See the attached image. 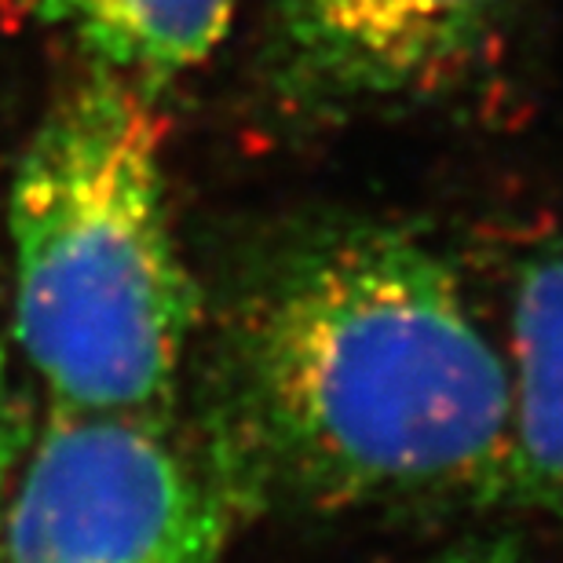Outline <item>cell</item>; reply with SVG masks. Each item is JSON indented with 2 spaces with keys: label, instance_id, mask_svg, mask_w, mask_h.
I'll list each match as a JSON object with an SVG mask.
<instances>
[{
  "label": "cell",
  "instance_id": "52a82bcc",
  "mask_svg": "<svg viewBox=\"0 0 563 563\" xmlns=\"http://www.w3.org/2000/svg\"><path fill=\"white\" fill-rule=\"evenodd\" d=\"M424 563H523V556L505 538H483V542H461Z\"/></svg>",
  "mask_w": 563,
  "mask_h": 563
},
{
  "label": "cell",
  "instance_id": "5b68a950",
  "mask_svg": "<svg viewBox=\"0 0 563 563\" xmlns=\"http://www.w3.org/2000/svg\"><path fill=\"white\" fill-rule=\"evenodd\" d=\"M509 461L498 501L563 509V239L531 253L509 314Z\"/></svg>",
  "mask_w": 563,
  "mask_h": 563
},
{
  "label": "cell",
  "instance_id": "6da1fadb",
  "mask_svg": "<svg viewBox=\"0 0 563 563\" xmlns=\"http://www.w3.org/2000/svg\"><path fill=\"white\" fill-rule=\"evenodd\" d=\"M206 454L234 509L498 501L505 352L413 231L308 223L234 282Z\"/></svg>",
  "mask_w": 563,
  "mask_h": 563
},
{
  "label": "cell",
  "instance_id": "7a4b0ae2",
  "mask_svg": "<svg viewBox=\"0 0 563 563\" xmlns=\"http://www.w3.org/2000/svg\"><path fill=\"white\" fill-rule=\"evenodd\" d=\"M15 341L52 407L168 413L198 330L154 96L88 74L48 107L8 195Z\"/></svg>",
  "mask_w": 563,
  "mask_h": 563
},
{
  "label": "cell",
  "instance_id": "3957f363",
  "mask_svg": "<svg viewBox=\"0 0 563 563\" xmlns=\"http://www.w3.org/2000/svg\"><path fill=\"white\" fill-rule=\"evenodd\" d=\"M234 501L168 413L52 407L4 516V563H223Z\"/></svg>",
  "mask_w": 563,
  "mask_h": 563
},
{
  "label": "cell",
  "instance_id": "277c9868",
  "mask_svg": "<svg viewBox=\"0 0 563 563\" xmlns=\"http://www.w3.org/2000/svg\"><path fill=\"white\" fill-rule=\"evenodd\" d=\"M498 11L501 0H278L272 70L311 110L385 103L461 70Z\"/></svg>",
  "mask_w": 563,
  "mask_h": 563
},
{
  "label": "cell",
  "instance_id": "8992f818",
  "mask_svg": "<svg viewBox=\"0 0 563 563\" xmlns=\"http://www.w3.org/2000/svg\"><path fill=\"white\" fill-rule=\"evenodd\" d=\"M26 8L77 44L88 66L154 99L209 59L234 15V0H26Z\"/></svg>",
  "mask_w": 563,
  "mask_h": 563
}]
</instances>
